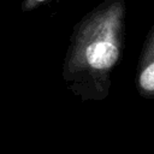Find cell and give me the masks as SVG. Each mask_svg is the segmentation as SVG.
Segmentation results:
<instances>
[{"label":"cell","mask_w":154,"mask_h":154,"mask_svg":"<svg viewBox=\"0 0 154 154\" xmlns=\"http://www.w3.org/2000/svg\"><path fill=\"white\" fill-rule=\"evenodd\" d=\"M125 19V0H103L73 25L61 76L81 101H102L109 95L111 73L123 55Z\"/></svg>","instance_id":"6da1fadb"},{"label":"cell","mask_w":154,"mask_h":154,"mask_svg":"<svg viewBox=\"0 0 154 154\" xmlns=\"http://www.w3.org/2000/svg\"><path fill=\"white\" fill-rule=\"evenodd\" d=\"M136 89L141 97L154 99V24L148 30L140 53Z\"/></svg>","instance_id":"7a4b0ae2"},{"label":"cell","mask_w":154,"mask_h":154,"mask_svg":"<svg viewBox=\"0 0 154 154\" xmlns=\"http://www.w3.org/2000/svg\"><path fill=\"white\" fill-rule=\"evenodd\" d=\"M47 1H49V0H22L20 10H22V12H30V11L38 8Z\"/></svg>","instance_id":"3957f363"}]
</instances>
